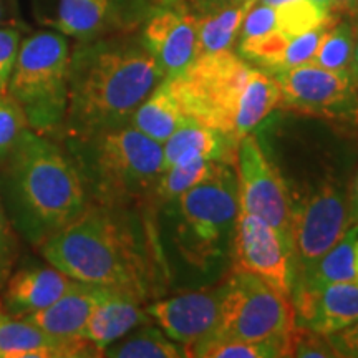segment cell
Returning a JSON list of instances; mask_svg holds the SVG:
<instances>
[{
    "instance_id": "cell-1",
    "label": "cell",
    "mask_w": 358,
    "mask_h": 358,
    "mask_svg": "<svg viewBox=\"0 0 358 358\" xmlns=\"http://www.w3.org/2000/svg\"><path fill=\"white\" fill-rule=\"evenodd\" d=\"M254 133L287 192L294 287L352 226L358 124L274 110Z\"/></svg>"
},
{
    "instance_id": "cell-2",
    "label": "cell",
    "mask_w": 358,
    "mask_h": 358,
    "mask_svg": "<svg viewBox=\"0 0 358 358\" xmlns=\"http://www.w3.org/2000/svg\"><path fill=\"white\" fill-rule=\"evenodd\" d=\"M45 261L71 279L150 303L169 287L158 239L156 206L92 203L40 245Z\"/></svg>"
},
{
    "instance_id": "cell-3",
    "label": "cell",
    "mask_w": 358,
    "mask_h": 358,
    "mask_svg": "<svg viewBox=\"0 0 358 358\" xmlns=\"http://www.w3.org/2000/svg\"><path fill=\"white\" fill-rule=\"evenodd\" d=\"M239 198L234 164L217 161L203 182L156 206L169 287L217 284L232 268Z\"/></svg>"
},
{
    "instance_id": "cell-4",
    "label": "cell",
    "mask_w": 358,
    "mask_h": 358,
    "mask_svg": "<svg viewBox=\"0 0 358 358\" xmlns=\"http://www.w3.org/2000/svg\"><path fill=\"white\" fill-rule=\"evenodd\" d=\"M164 78L140 30L77 42L70 52L69 106L60 138H87L129 124Z\"/></svg>"
},
{
    "instance_id": "cell-5",
    "label": "cell",
    "mask_w": 358,
    "mask_h": 358,
    "mask_svg": "<svg viewBox=\"0 0 358 358\" xmlns=\"http://www.w3.org/2000/svg\"><path fill=\"white\" fill-rule=\"evenodd\" d=\"M2 169L3 208L32 245H42L90 204L77 164L50 136L27 131Z\"/></svg>"
},
{
    "instance_id": "cell-6",
    "label": "cell",
    "mask_w": 358,
    "mask_h": 358,
    "mask_svg": "<svg viewBox=\"0 0 358 358\" xmlns=\"http://www.w3.org/2000/svg\"><path fill=\"white\" fill-rule=\"evenodd\" d=\"M64 143L92 203L129 208L155 204L164 171L163 145L158 141L123 124L87 138H65Z\"/></svg>"
},
{
    "instance_id": "cell-7",
    "label": "cell",
    "mask_w": 358,
    "mask_h": 358,
    "mask_svg": "<svg viewBox=\"0 0 358 358\" xmlns=\"http://www.w3.org/2000/svg\"><path fill=\"white\" fill-rule=\"evenodd\" d=\"M69 37L40 30L20 40L7 93L24 108L30 128L62 136L69 106Z\"/></svg>"
},
{
    "instance_id": "cell-8",
    "label": "cell",
    "mask_w": 358,
    "mask_h": 358,
    "mask_svg": "<svg viewBox=\"0 0 358 358\" xmlns=\"http://www.w3.org/2000/svg\"><path fill=\"white\" fill-rule=\"evenodd\" d=\"M250 71L252 65L244 58L234 50H224L201 55L185 73L164 80L187 120L236 140V118Z\"/></svg>"
},
{
    "instance_id": "cell-9",
    "label": "cell",
    "mask_w": 358,
    "mask_h": 358,
    "mask_svg": "<svg viewBox=\"0 0 358 358\" xmlns=\"http://www.w3.org/2000/svg\"><path fill=\"white\" fill-rule=\"evenodd\" d=\"M295 327V312L287 295L280 294L261 277L243 271H231L224 277V294L217 324L208 338L187 350L206 343L226 340H267L287 337Z\"/></svg>"
},
{
    "instance_id": "cell-10",
    "label": "cell",
    "mask_w": 358,
    "mask_h": 358,
    "mask_svg": "<svg viewBox=\"0 0 358 358\" xmlns=\"http://www.w3.org/2000/svg\"><path fill=\"white\" fill-rule=\"evenodd\" d=\"M280 92L277 110L358 124V92L350 75L303 64L271 75Z\"/></svg>"
},
{
    "instance_id": "cell-11",
    "label": "cell",
    "mask_w": 358,
    "mask_h": 358,
    "mask_svg": "<svg viewBox=\"0 0 358 358\" xmlns=\"http://www.w3.org/2000/svg\"><path fill=\"white\" fill-rule=\"evenodd\" d=\"M234 168L239 209L256 214L271 224L285 241L292 256V214L287 192L275 168L259 145L256 133H250L239 141Z\"/></svg>"
},
{
    "instance_id": "cell-12",
    "label": "cell",
    "mask_w": 358,
    "mask_h": 358,
    "mask_svg": "<svg viewBox=\"0 0 358 358\" xmlns=\"http://www.w3.org/2000/svg\"><path fill=\"white\" fill-rule=\"evenodd\" d=\"M261 277L290 299L292 261L282 236L262 217L241 211L237 214L232 268Z\"/></svg>"
},
{
    "instance_id": "cell-13",
    "label": "cell",
    "mask_w": 358,
    "mask_h": 358,
    "mask_svg": "<svg viewBox=\"0 0 358 358\" xmlns=\"http://www.w3.org/2000/svg\"><path fill=\"white\" fill-rule=\"evenodd\" d=\"M224 294V279L198 289L178 290L171 297L146 303L153 324L187 350L208 338L217 324Z\"/></svg>"
},
{
    "instance_id": "cell-14",
    "label": "cell",
    "mask_w": 358,
    "mask_h": 358,
    "mask_svg": "<svg viewBox=\"0 0 358 358\" xmlns=\"http://www.w3.org/2000/svg\"><path fill=\"white\" fill-rule=\"evenodd\" d=\"M148 0H58L52 29L77 42L133 32L151 12Z\"/></svg>"
},
{
    "instance_id": "cell-15",
    "label": "cell",
    "mask_w": 358,
    "mask_h": 358,
    "mask_svg": "<svg viewBox=\"0 0 358 358\" xmlns=\"http://www.w3.org/2000/svg\"><path fill=\"white\" fill-rule=\"evenodd\" d=\"M140 35L166 78L185 73L198 58V17L187 2L151 8Z\"/></svg>"
},
{
    "instance_id": "cell-16",
    "label": "cell",
    "mask_w": 358,
    "mask_h": 358,
    "mask_svg": "<svg viewBox=\"0 0 358 358\" xmlns=\"http://www.w3.org/2000/svg\"><path fill=\"white\" fill-rule=\"evenodd\" d=\"M295 325L332 335L358 320V284L337 282L319 289H297L290 294Z\"/></svg>"
},
{
    "instance_id": "cell-17",
    "label": "cell",
    "mask_w": 358,
    "mask_h": 358,
    "mask_svg": "<svg viewBox=\"0 0 358 358\" xmlns=\"http://www.w3.org/2000/svg\"><path fill=\"white\" fill-rule=\"evenodd\" d=\"M103 357L88 340H58L25 317L0 312V358H73Z\"/></svg>"
},
{
    "instance_id": "cell-18",
    "label": "cell",
    "mask_w": 358,
    "mask_h": 358,
    "mask_svg": "<svg viewBox=\"0 0 358 358\" xmlns=\"http://www.w3.org/2000/svg\"><path fill=\"white\" fill-rule=\"evenodd\" d=\"M77 284L78 280L71 279L52 264L22 267L15 274L8 275L2 307L13 317H27L50 307Z\"/></svg>"
},
{
    "instance_id": "cell-19",
    "label": "cell",
    "mask_w": 358,
    "mask_h": 358,
    "mask_svg": "<svg viewBox=\"0 0 358 358\" xmlns=\"http://www.w3.org/2000/svg\"><path fill=\"white\" fill-rule=\"evenodd\" d=\"M150 322L153 320L146 312V303L131 295L106 289L88 317L82 337L103 352L116 340Z\"/></svg>"
},
{
    "instance_id": "cell-20",
    "label": "cell",
    "mask_w": 358,
    "mask_h": 358,
    "mask_svg": "<svg viewBox=\"0 0 358 358\" xmlns=\"http://www.w3.org/2000/svg\"><path fill=\"white\" fill-rule=\"evenodd\" d=\"M105 292L106 289L103 287L78 282L70 292L53 302L50 307L30 313L25 319L58 340H80L83 338L82 334L88 317Z\"/></svg>"
},
{
    "instance_id": "cell-21",
    "label": "cell",
    "mask_w": 358,
    "mask_h": 358,
    "mask_svg": "<svg viewBox=\"0 0 358 358\" xmlns=\"http://www.w3.org/2000/svg\"><path fill=\"white\" fill-rule=\"evenodd\" d=\"M239 143L217 129L187 120L163 143L164 169L191 159L236 163Z\"/></svg>"
},
{
    "instance_id": "cell-22",
    "label": "cell",
    "mask_w": 358,
    "mask_h": 358,
    "mask_svg": "<svg viewBox=\"0 0 358 358\" xmlns=\"http://www.w3.org/2000/svg\"><path fill=\"white\" fill-rule=\"evenodd\" d=\"M337 282L358 284V222L352 224L345 234L313 264L308 274L294 285L292 292L297 289H319Z\"/></svg>"
},
{
    "instance_id": "cell-23",
    "label": "cell",
    "mask_w": 358,
    "mask_h": 358,
    "mask_svg": "<svg viewBox=\"0 0 358 358\" xmlns=\"http://www.w3.org/2000/svg\"><path fill=\"white\" fill-rule=\"evenodd\" d=\"M185 122H187L186 115L182 113L168 82L163 80L138 106L129 120V124L163 145Z\"/></svg>"
},
{
    "instance_id": "cell-24",
    "label": "cell",
    "mask_w": 358,
    "mask_h": 358,
    "mask_svg": "<svg viewBox=\"0 0 358 358\" xmlns=\"http://www.w3.org/2000/svg\"><path fill=\"white\" fill-rule=\"evenodd\" d=\"M280 101V92L275 80L261 69L252 66L248 87L244 90L239 113L236 118L234 136L237 141L254 133L272 111L277 110Z\"/></svg>"
},
{
    "instance_id": "cell-25",
    "label": "cell",
    "mask_w": 358,
    "mask_h": 358,
    "mask_svg": "<svg viewBox=\"0 0 358 358\" xmlns=\"http://www.w3.org/2000/svg\"><path fill=\"white\" fill-rule=\"evenodd\" d=\"M256 0L198 17V57L224 50H234L245 13Z\"/></svg>"
},
{
    "instance_id": "cell-26",
    "label": "cell",
    "mask_w": 358,
    "mask_h": 358,
    "mask_svg": "<svg viewBox=\"0 0 358 358\" xmlns=\"http://www.w3.org/2000/svg\"><path fill=\"white\" fill-rule=\"evenodd\" d=\"M103 357L111 358H181L186 357L185 347L168 337L153 322L116 340L103 350Z\"/></svg>"
},
{
    "instance_id": "cell-27",
    "label": "cell",
    "mask_w": 358,
    "mask_h": 358,
    "mask_svg": "<svg viewBox=\"0 0 358 358\" xmlns=\"http://www.w3.org/2000/svg\"><path fill=\"white\" fill-rule=\"evenodd\" d=\"M355 43L357 29L352 19L345 15H338L322 37L312 62L322 69L352 77Z\"/></svg>"
},
{
    "instance_id": "cell-28",
    "label": "cell",
    "mask_w": 358,
    "mask_h": 358,
    "mask_svg": "<svg viewBox=\"0 0 358 358\" xmlns=\"http://www.w3.org/2000/svg\"><path fill=\"white\" fill-rule=\"evenodd\" d=\"M292 334V332H290ZM191 357L203 358H280L292 357L290 335L267 340H226L194 348Z\"/></svg>"
},
{
    "instance_id": "cell-29",
    "label": "cell",
    "mask_w": 358,
    "mask_h": 358,
    "mask_svg": "<svg viewBox=\"0 0 358 358\" xmlns=\"http://www.w3.org/2000/svg\"><path fill=\"white\" fill-rule=\"evenodd\" d=\"M216 163L217 161L191 159L185 161V163L174 164L171 168H166L161 174L158 186H156L153 203L156 206L166 203V201L178 198L182 192L189 191L191 187L203 182L211 174Z\"/></svg>"
},
{
    "instance_id": "cell-30",
    "label": "cell",
    "mask_w": 358,
    "mask_h": 358,
    "mask_svg": "<svg viewBox=\"0 0 358 358\" xmlns=\"http://www.w3.org/2000/svg\"><path fill=\"white\" fill-rule=\"evenodd\" d=\"M274 8L275 29L289 38L297 37V35L322 25L334 13L324 10L313 0H290V2Z\"/></svg>"
},
{
    "instance_id": "cell-31",
    "label": "cell",
    "mask_w": 358,
    "mask_h": 358,
    "mask_svg": "<svg viewBox=\"0 0 358 358\" xmlns=\"http://www.w3.org/2000/svg\"><path fill=\"white\" fill-rule=\"evenodd\" d=\"M29 129V120L20 103L8 93H2L0 95V166L6 163Z\"/></svg>"
},
{
    "instance_id": "cell-32",
    "label": "cell",
    "mask_w": 358,
    "mask_h": 358,
    "mask_svg": "<svg viewBox=\"0 0 358 358\" xmlns=\"http://www.w3.org/2000/svg\"><path fill=\"white\" fill-rule=\"evenodd\" d=\"M292 357L299 358H340L329 337L313 332L307 327L295 325L290 334Z\"/></svg>"
},
{
    "instance_id": "cell-33",
    "label": "cell",
    "mask_w": 358,
    "mask_h": 358,
    "mask_svg": "<svg viewBox=\"0 0 358 358\" xmlns=\"http://www.w3.org/2000/svg\"><path fill=\"white\" fill-rule=\"evenodd\" d=\"M20 40L22 34L15 25H0V95L7 93Z\"/></svg>"
},
{
    "instance_id": "cell-34",
    "label": "cell",
    "mask_w": 358,
    "mask_h": 358,
    "mask_svg": "<svg viewBox=\"0 0 358 358\" xmlns=\"http://www.w3.org/2000/svg\"><path fill=\"white\" fill-rule=\"evenodd\" d=\"M272 30H275V8L264 6L256 0V3L245 13L237 40L257 37Z\"/></svg>"
},
{
    "instance_id": "cell-35",
    "label": "cell",
    "mask_w": 358,
    "mask_h": 358,
    "mask_svg": "<svg viewBox=\"0 0 358 358\" xmlns=\"http://www.w3.org/2000/svg\"><path fill=\"white\" fill-rule=\"evenodd\" d=\"M329 342L340 358H358V320L329 335Z\"/></svg>"
},
{
    "instance_id": "cell-36",
    "label": "cell",
    "mask_w": 358,
    "mask_h": 358,
    "mask_svg": "<svg viewBox=\"0 0 358 358\" xmlns=\"http://www.w3.org/2000/svg\"><path fill=\"white\" fill-rule=\"evenodd\" d=\"M245 0H187V6L192 10L194 15H208V13L222 10V8L237 6L243 3Z\"/></svg>"
},
{
    "instance_id": "cell-37",
    "label": "cell",
    "mask_w": 358,
    "mask_h": 358,
    "mask_svg": "<svg viewBox=\"0 0 358 358\" xmlns=\"http://www.w3.org/2000/svg\"><path fill=\"white\" fill-rule=\"evenodd\" d=\"M0 245H3V248H12L10 219L7 216L2 199H0Z\"/></svg>"
},
{
    "instance_id": "cell-38",
    "label": "cell",
    "mask_w": 358,
    "mask_h": 358,
    "mask_svg": "<svg viewBox=\"0 0 358 358\" xmlns=\"http://www.w3.org/2000/svg\"><path fill=\"white\" fill-rule=\"evenodd\" d=\"M12 268V248L0 245V287L6 285Z\"/></svg>"
},
{
    "instance_id": "cell-39",
    "label": "cell",
    "mask_w": 358,
    "mask_h": 358,
    "mask_svg": "<svg viewBox=\"0 0 358 358\" xmlns=\"http://www.w3.org/2000/svg\"><path fill=\"white\" fill-rule=\"evenodd\" d=\"M358 0H332V12L337 15L350 17L357 10Z\"/></svg>"
},
{
    "instance_id": "cell-40",
    "label": "cell",
    "mask_w": 358,
    "mask_h": 358,
    "mask_svg": "<svg viewBox=\"0 0 358 358\" xmlns=\"http://www.w3.org/2000/svg\"><path fill=\"white\" fill-rule=\"evenodd\" d=\"M13 7H15V0H0V25H15Z\"/></svg>"
},
{
    "instance_id": "cell-41",
    "label": "cell",
    "mask_w": 358,
    "mask_h": 358,
    "mask_svg": "<svg viewBox=\"0 0 358 358\" xmlns=\"http://www.w3.org/2000/svg\"><path fill=\"white\" fill-rule=\"evenodd\" d=\"M350 219L352 224L358 222V164L355 169V176L352 182V196H350Z\"/></svg>"
},
{
    "instance_id": "cell-42",
    "label": "cell",
    "mask_w": 358,
    "mask_h": 358,
    "mask_svg": "<svg viewBox=\"0 0 358 358\" xmlns=\"http://www.w3.org/2000/svg\"><path fill=\"white\" fill-rule=\"evenodd\" d=\"M352 80L355 83L358 92V30H357V43H355V53H353V64H352Z\"/></svg>"
},
{
    "instance_id": "cell-43",
    "label": "cell",
    "mask_w": 358,
    "mask_h": 358,
    "mask_svg": "<svg viewBox=\"0 0 358 358\" xmlns=\"http://www.w3.org/2000/svg\"><path fill=\"white\" fill-rule=\"evenodd\" d=\"M153 7H164V6H179V3H186L187 0H148Z\"/></svg>"
},
{
    "instance_id": "cell-44",
    "label": "cell",
    "mask_w": 358,
    "mask_h": 358,
    "mask_svg": "<svg viewBox=\"0 0 358 358\" xmlns=\"http://www.w3.org/2000/svg\"><path fill=\"white\" fill-rule=\"evenodd\" d=\"M259 3H264V6H268V7H279L282 3H287L290 0H257Z\"/></svg>"
},
{
    "instance_id": "cell-45",
    "label": "cell",
    "mask_w": 358,
    "mask_h": 358,
    "mask_svg": "<svg viewBox=\"0 0 358 358\" xmlns=\"http://www.w3.org/2000/svg\"><path fill=\"white\" fill-rule=\"evenodd\" d=\"M313 2H315L319 7L324 8V10L332 12V0H313Z\"/></svg>"
},
{
    "instance_id": "cell-46",
    "label": "cell",
    "mask_w": 358,
    "mask_h": 358,
    "mask_svg": "<svg viewBox=\"0 0 358 358\" xmlns=\"http://www.w3.org/2000/svg\"><path fill=\"white\" fill-rule=\"evenodd\" d=\"M350 19H352V22H353V25H355V29L358 30V7H357V10L352 13L350 15Z\"/></svg>"
},
{
    "instance_id": "cell-47",
    "label": "cell",
    "mask_w": 358,
    "mask_h": 358,
    "mask_svg": "<svg viewBox=\"0 0 358 358\" xmlns=\"http://www.w3.org/2000/svg\"><path fill=\"white\" fill-rule=\"evenodd\" d=\"M3 310V307H2V302H0V312H2Z\"/></svg>"
}]
</instances>
